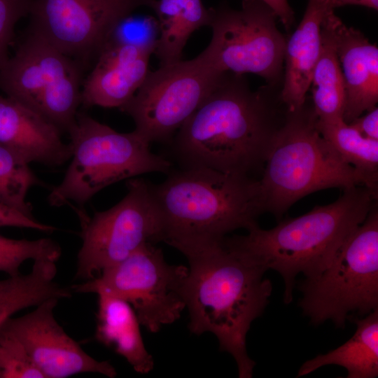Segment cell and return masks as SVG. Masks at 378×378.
<instances>
[{"mask_svg":"<svg viewBox=\"0 0 378 378\" xmlns=\"http://www.w3.org/2000/svg\"><path fill=\"white\" fill-rule=\"evenodd\" d=\"M281 88L252 90L243 74L225 73L169 143L178 167L255 178L286 119Z\"/></svg>","mask_w":378,"mask_h":378,"instance_id":"1","label":"cell"},{"mask_svg":"<svg viewBox=\"0 0 378 378\" xmlns=\"http://www.w3.org/2000/svg\"><path fill=\"white\" fill-rule=\"evenodd\" d=\"M174 248L188 262L185 300L189 330L214 334L220 350L236 361L239 377H252L255 363L248 355L246 336L272 294L265 269L227 236Z\"/></svg>","mask_w":378,"mask_h":378,"instance_id":"2","label":"cell"},{"mask_svg":"<svg viewBox=\"0 0 378 378\" xmlns=\"http://www.w3.org/2000/svg\"><path fill=\"white\" fill-rule=\"evenodd\" d=\"M377 193L364 186L343 190L335 202L317 206L274 227L258 225L231 240L267 271L278 272L284 281V301L293 300L295 277L307 279L320 274L330 264L348 235L365 219Z\"/></svg>","mask_w":378,"mask_h":378,"instance_id":"3","label":"cell"},{"mask_svg":"<svg viewBox=\"0 0 378 378\" xmlns=\"http://www.w3.org/2000/svg\"><path fill=\"white\" fill-rule=\"evenodd\" d=\"M150 183L162 225V241L174 247L192 241L221 238L258 225L265 212L258 178L208 168L172 169Z\"/></svg>","mask_w":378,"mask_h":378,"instance_id":"4","label":"cell"},{"mask_svg":"<svg viewBox=\"0 0 378 378\" xmlns=\"http://www.w3.org/2000/svg\"><path fill=\"white\" fill-rule=\"evenodd\" d=\"M311 99L288 109L259 178L265 212L281 217L294 203L318 190L364 186L363 177L345 162L317 127Z\"/></svg>","mask_w":378,"mask_h":378,"instance_id":"5","label":"cell"},{"mask_svg":"<svg viewBox=\"0 0 378 378\" xmlns=\"http://www.w3.org/2000/svg\"><path fill=\"white\" fill-rule=\"evenodd\" d=\"M68 134L71 162L48 197L52 206L73 202L82 207L113 183L147 173L168 174L172 169V162L152 152L151 143L134 130L119 132L78 112Z\"/></svg>","mask_w":378,"mask_h":378,"instance_id":"6","label":"cell"},{"mask_svg":"<svg viewBox=\"0 0 378 378\" xmlns=\"http://www.w3.org/2000/svg\"><path fill=\"white\" fill-rule=\"evenodd\" d=\"M303 314L314 324L331 320L343 328L354 314L378 309V209L377 203L362 223L340 245L328 266L299 285Z\"/></svg>","mask_w":378,"mask_h":378,"instance_id":"7","label":"cell"},{"mask_svg":"<svg viewBox=\"0 0 378 378\" xmlns=\"http://www.w3.org/2000/svg\"><path fill=\"white\" fill-rule=\"evenodd\" d=\"M82 66L30 31L0 66V88L7 97L69 132L81 104Z\"/></svg>","mask_w":378,"mask_h":378,"instance_id":"8","label":"cell"},{"mask_svg":"<svg viewBox=\"0 0 378 378\" xmlns=\"http://www.w3.org/2000/svg\"><path fill=\"white\" fill-rule=\"evenodd\" d=\"M188 267L169 265L162 249L146 243L98 276L72 285V293H106L127 302L141 326L155 333L179 319L186 309Z\"/></svg>","mask_w":378,"mask_h":378,"instance_id":"9","label":"cell"},{"mask_svg":"<svg viewBox=\"0 0 378 378\" xmlns=\"http://www.w3.org/2000/svg\"><path fill=\"white\" fill-rule=\"evenodd\" d=\"M277 16L261 0H243L239 10L211 8L212 35L199 55L220 74H254L282 85L286 39Z\"/></svg>","mask_w":378,"mask_h":378,"instance_id":"10","label":"cell"},{"mask_svg":"<svg viewBox=\"0 0 378 378\" xmlns=\"http://www.w3.org/2000/svg\"><path fill=\"white\" fill-rule=\"evenodd\" d=\"M125 197L111 208L86 217L79 211L82 245L75 278L84 281L122 262L146 243L162 241L163 225L150 183L132 178Z\"/></svg>","mask_w":378,"mask_h":378,"instance_id":"11","label":"cell"},{"mask_svg":"<svg viewBox=\"0 0 378 378\" xmlns=\"http://www.w3.org/2000/svg\"><path fill=\"white\" fill-rule=\"evenodd\" d=\"M224 74L199 55L148 71L133 97L120 108L149 142L169 143L178 130L202 104Z\"/></svg>","mask_w":378,"mask_h":378,"instance_id":"12","label":"cell"},{"mask_svg":"<svg viewBox=\"0 0 378 378\" xmlns=\"http://www.w3.org/2000/svg\"><path fill=\"white\" fill-rule=\"evenodd\" d=\"M153 0H31L30 31L82 66L99 55L115 25Z\"/></svg>","mask_w":378,"mask_h":378,"instance_id":"13","label":"cell"},{"mask_svg":"<svg viewBox=\"0 0 378 378\" xmlns=\"http://www.w3.org/2000/svg\"><path fill=\"white\" fill-rule=\"evenodd\" d=\"M57 298H50L31 312L10 318L0 328L16 338L45 378H65L98 373L110 378L117 372L108 360H97L85 352L57 323Z\"/></svg>","mask_w":378,"mask_h":378,"instance_id":"14","label":"cell"},{"mask_svg":"<svg viewBox=\"0 0 378 378\" xmlns=\"http://www.w3.org/2000/svg\"><path fill=\"white\" fill-rule=\"evenodd\" d=\"M152 54L132 46L105 44L83 82L81 104L120 108L144 82Z\"/></svg>","mask_w":378,"mask_h":378,"instance_id":"15","label":"cell"},{"mask_svg":"<svg viewBox=\"0 0 378 378\" xmlns=\"http://www.w3.org/2000/svg\"><path fill=\"white\" fill-rule=\"evenodd\" d=\"M331 20L345 88L343 119L350 123L377 106L378 48L360 31L344 24L335 13Z\"/></svg>","mask_w":378,"mask_h":378,"instance_id":"16","label":"cell"},{"mask_svg":"<svg viewBox=\"0 0 378 378\" xmlns=\"http://www.w3.org/2000/svg\"><path fill=\"white\" fill-rule=\"evenodd\" d=\"M61 131L46 118L23 104L0 96V144L29 164L60 166L69 160L70 144Z\"/></svg>","mask_w":378,"mask_h":378,"instance_id":"17","label":"cell"},{"mask_svg":"<svg viewBox=\"0 0 378 378\" xmlns=\"http://www.w3.org/2000/svg\"><path fill=\"white\" fill-rule=\"evenodd\" d=\"M334 10L331 0H308L303 18L286 39L281 96L290 111L300 107L307 99L321 53L322 25Z\"/></svg>","mask_w":378,"mask_h":378,"instance_id":"18","label":"cell"},{"mask_svg":"<svg viewBox=\"0 0 378 378\" xmlns=\"http://www.w3.org/2000/svg\"><path fill=\"white\" fill-rule=\"evenodd\" d=\"M95 340L123 357L134 371L148 374L154 366L140 331V323L124 300L106 293L97 294Z\"/></svg>","mask_w":378,"mask_h":378,"instance_id":"19","label":"cell"},{"mask_svg":"<svg viewBox=\"0 0 378 378\" xmlns=\"http://www.w3.org/2000/svg\"><path fill=\"white\" fill-rule=\"evenodd\" d=\"M356 326L354 335L340 346L304 362L297 377L318 368L337 365L344 368L348 378H374L378 375V309L362 319L352 316Z\"/></svg>","mask_w":378,"mask_h":378,"instance_id":"20","label":"cell"},{"mask_svg":"<svg viewBox=\"0 0 378 378\" xmlns=\"http://www.w3.org/2000/svg\"><path fill=\"white\" fill-rule=\"evenodd\" d=\"M155 12L160 36L154 52L160 65L181 59L190 36L203 26H209L211 9L202 0H153L150 6Z\"/></svg>","mask_w":378,"mask_h":378,"instance_id":"21","label":"cell"},{"mask_svg":"<svg viewBox=\"0 0 378 378\" xmlns=\"http://www.w3.org/2000/svg\"><path fill=\"white\" fill-rule=\"evenodd\" d=\"M56 262L34 260L31 271L0 280V328L16 312L36 307L50 298H70V288L55 281Z\"/></svg>","mask_w":378,"mask_h":378,"instance_id":"22","label":"cell"},{"mask_svg":"<svg viewBox=\"0 0 378 378\" xmlns=\"http://www.w3.org/2000/svg\"><path fill=\"white\" fill-rule=\"evenodd\" d=\"M333 13L328 15L322 25L321 53L310 84L314 110L318 118L324 120L343 118L345 105L344 83L332 27Z\"/></svg>","mask_w":378,"mask_h":378,"instance_id":"23","label":"cell"},{"mask_svg":"<svg viewBox=\"0 0 378 378\" xmlns=\"http://www.w3.org/2000/svg\"><path fill=\"white\" fill-rule=\"evenodd\" d=\"M317 127L342 159L363 177L365 186L377 192L378 140L364 136L343 118H318Z\"/></svg>","mask_w":378,"mask_h":378,"instance_id":"24","label":"cell"},{"mask_svg":"<svg viewBox=\"0 0 378 378\" xmlns=\"http://www.w3.org/2000/svg\"><path fill=\"white\" fill-rule=\"evenodd\" d=\"M42 185L29 163L16 153L0 144V198L24 214L32 215L27 201L29 189Z\"/></svg>","mask_w":378,"mask_h":378,"instance_id":"25","label":"cell"},{"mask_svg":"<svg viewBox=\"0 0 378 378\" xmlns=\"http://www.w3.org/2000/svg\"><path fill=\"white\" fill-rule=\"evenodd\" d=\"M59 244L50 238L16 239L0 234V272L14 276L27 260L48 259L57 262L61 256Z\"/></svg>","mask_w":378,"mask_h":378,"instance_id":"26","label":"cell"},{"mask_svg":"<svg viewBox=\"0 0 378 378\" xmlns=\"http://www.w3.org/2000/svg\"><path fill=\"white\" fill-rule=\"evenodd\" d=\"M159 36L160 27L156 18L130 13L115 25L105 44L132 46L154 53Z\"/></svg>","mask_w":378,"mask_h":378,"instance_id":"27","label":"cell"},{"mask_svg":"<svg viewBox=\"0 0 378 378\" xmlns=\"http://www.w3.org/2000/svg\"><path fill=\"white\" fill-rule=\"evenodd\" d=\"M0 378H45L23 345L1 329Z\"/></svg>","mask_w":378,"mask_h":378,"instance_id":"28","label":"cell"},{"mask_svg":"<svg viewBox=\"0 0 378 378\" xmlns=\"http://www.w3.org/2000/svg\"><path fill=\"white\" fill-rule=\"evenodd\" d=\"M31 0H0V66L7 58L6 52L16 23L29 14Z\"/></svg>","mask_w":378,"mask_h":378,"instance_id":"29","label":"cell"},{"mask_svg":"<svg viewBox=\"0 0 378 378\" xmlns=\"http://www.w3.org/2000/svg\"><path fill=\"white\" fill-rule=\"evenodd\" d=\"M5 226L33 229L44 232L57 230L54 226L41 223L34 216L24 214L0 198V227Z\"/></svg>","mask_w":378,"mask_h":378,"instance_id":"30","label":"cell"},{"mask_svg":"<svg viewBox=\"0 0 378 378\" xmlns=\"http://www.w3.org/2000/svg\"><path fill=\"white\" fill-rule=\"evenodd\" d=\"M364 136L378 140V108L374 107L350 123Z\"/></svg>","mask_w":378,"mask_h":378,"instance_id":"31","label":"cell"},{"mask_svg":"<svg viewBox=\"0 0 378 378\" xmlns=\"http://www.w3.org/2000/svg\"><path fill=\"white\" fill-rule=\"evenodd\" d=\"M267 4L280 20L284 27L289 31L294 22V13L288 0H261Z\"/></svg>","mask_w":378,"mask_h":378,"instance_id":"32","label":"cell"},{"mask_svg":"<svg viewBox=\"0 0 378 378\" xmlns=\"http://www.w3.org/2000/svg\"><path fill=\"white\" fill-rule=\"evenodd\" d=\"M334 9L347 6L355 5L377 10L378 0H331Z\"/></svg>","mask_w":378,"mask_h":378,"instance_id":"33","label":"cell"}]
</instances>
